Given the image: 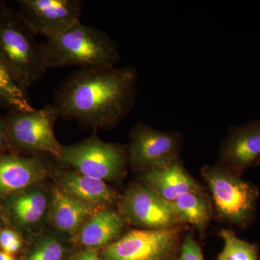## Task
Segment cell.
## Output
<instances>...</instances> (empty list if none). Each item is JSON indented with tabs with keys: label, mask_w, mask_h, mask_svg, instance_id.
Segmentation results:
<instances>
[{
	"label": "cell",
	"mask_w": 260,
	"mask_h": 260,
	"mask_svg": "<svg viewBox=\"0 0 260 260\" xmlns=\"http://www.w3.org/2000/svg\"><path fill=\"white\" fill-rule=\"evenodd\" d=\"M138 80L131 66L75 70L56 90L53 105L59 119L94 130L111 129L133 112Z\"/></svg>",
	"instance_id": "obj_1"
},
{
	"label": "cell",
	"mask_w": 260,
	"mask_h": 260,
	"mask_svg": "<svg viewBox=\"0 0 260 260\" xmlns=\"http://www.w3.org/2000/svg\"><path fill=\"white\" fill-rule=\"evenodd\" d=\"M47 69L78 66L112 68L120 59L117 44L105 32L79 22L42 44Z\"/></svg>",
	"instance_id": "obj_2"
},
{
	"label": "cell",
	"mask_w": 260,
	"mask_h": 260,
	"mask_svg": "<svg viewBox=\"0 0 260 260\" xmlns=\"http://www.w3.org/2000/svg\"><path fill=\"white\" fill-rule=\"evenodd\" d=\"M36 37L17 10L0 1V62L26 90L47 70Z\"/></svg>",
	"instance_id": "obj_3"
},
{
	"label": "cell",
	"mask_w": 260,
	"mask_h": 260,
	"mask_svg": "<svg viewBox=\"0 0 260 260\" xmlns=\"http://www.w3.org/2000/svg\"><path fill=\"white\" fill-rule=\"evenodd\" d=\"M4 119L10 153L55 159L60 155L62 145L54 133L59 116L53 104L30 112H8Z\"/></svg>",
	"instance_id": "obj_4"
},
{
	"label": "cell",
	"mask_w": 260,
	"mask_h": 260,
	"mask_svg": "<svg viewBox=\"0 0 260 260\" xmlns=\"http://www.w3.org/2000/svg\"><path fill=\"white\" fill-rule=\"evenodd\" d=\"M201 172L218 216L236 226L247 227L255 216L257 188L218 164L205 166Z\"/></svg>",
	"instance_id": "obj_5"
},
{
	"label": "cell",
	"mask_w": 260,
	"mask_h": 260,
	"mask_svg": "<svg viewBox=\"0 0 260 260\" xmlns=\"http://www.w3.org/2000/svg\"><path fill=\"white\" fill-rule=\"evenodd\" d=\"M55 160L63 167L104 181L120 179L129 164L128 147L103 141L96 134L76 144L62 145Z\"/></svg>",
	"instance_id": "obj_6"
},
{
	"label": "cell",
	"mask_w": 260,
	"mask_h": 260,
	"mask_svg": "<svg viewBox=\"0 0 260 260\" xmlns=\"http://www.w3.org/2000/svg\"><path fill=\"white\" fill-rule=\"evenodd\" d=\"M183 146L179 133L160 131L138 122L130 133L129 164L136 172L162 169L179 160Z\"/></svg>",
	"instance_id": "obj_7"
},
{
	"label": "cell",
	"mask_w": 260,
	"mask_h": 260,
	"mask_svg": "<svg viewBox=\"0 0 260 260\" xmlns=\"http://www.w3.org/2000/svg\"><path fill=\"white\" fill-rule=\"evenodd\" d=\"M180 228L130 231L99 251L102 260H172L177 251Z\"/></svg>",
	"instance_id": "obj_8"
},
{
	"label": "cell",
	"mask_w": 260,
	"mask_h": 260,
	"mask_svg": "<svg viewBox=\"0 0 260 260\" xmlns=\"http://www.w3.org/2000/svg\"><path fill=\"white\" fill-rule=\"evenodd\" d=\"M119 208L126 223L141 229L160 230L180 223L172 203L162 199L143 183L126 189L119 200Z\"/></svg>",
	"instance_id": "obj_9"
},
{
	"label": "cell",
	"mask_w": 260,
	"mask_h": 260,
	"mask_svg": "<svg viewBox=\"0 0 260 260\" xmlns=\"http://www.w3.org/2000/svg\"><path fill=\"white\" fill-rule=\"evenodd\" d=\"M19 15L36 36L47 39L66 31L80 22L81 0H19Z\"/></svg>",
	"instance_id": "obj_10"
},
{
	"label": "cell",
	"mask_w": 260,
	"mask_h": 260,
	"mask_svg": "<svg viewBox=\"0 0 260 260\" xmlns=\"http://www.w3.org/2000/svg\"><path fill=\"white\" fill-rule=\"evenodd\" d=\"M49 155H0V200L44 182L51 172Z\"/></svg>",
	"instance_id": "obj_11"
},
{
	"label": "cell",
	"mask_w": 260,
	"mask_h": 260,
	"mask_svg": "<svg viewBox=\"0 0 260 260\" xmlns=\"http://www.w3.org/2000/svg\"><path fill=\"white\" fill-rule=\"evenodd\" d=\"M5 200L7 218L15 230L42 234L44 225L49 223L51 189L48 190L40 183Z\"/></svg>",
	"instance_id": "obj_12"
},
{
	"label": "cell",
	"mask_w": 260,
	"mask_h": 260,
	"mask_svg": "<svg viewBox=\"0 0 260 260\" xmlns=\"http://www.w3.org/2000/svg\"><path fill=\"white\" fill-rule=\"evenodd\" d=\"M260 162V119L232 126L220 145L218 165L240 176Z\"/></svg>",
	"instance_id": "obj_13"
},
{
	"label": "cell",
	"mask_w": 260,
	"mask_h": 260,
	"mask_svg": "<svg viewBox=\"0 0 260 260\" xmlns=\"http://www.w3.org/2000/svg\"><path fill=\"white\" fill-rule=\"evenodd\" d=\"M126 222L110 208L95 212L71 238L77 250L100 251L120 239Z\"/></svg>",
	"instance_id": "obj_14"
},
{
	"label": "cell",
	"mask_w": 260,
	"mask_h": 260,
	"mask_svg": "<svg viewBox=\"0 0 260 260\" xmlns=\"http://www.w3.org/2000/svg\"><path fill=\"white\" fill-rule=\"evenodd\" d=\"M58 187L70 196L97 208H110L118 200L115 191L105 181L80 174L70 169H56Z\"/></svg>",
	"instance_id": "obj_15"
},
{
	"label": "cell",
	"mask_w": 260,
	"mask_h": 260,
	"mask_svg": "<svg viewBox=\"0 0 260 260\" xmlns=\"http://www.w3.org/2000/svg\"><path fill=\"white\" fill-rule=\"evenodd\" d=\"M97 208L70 196L57 186L51 188L49 223L56 230L73 237Z\"/></svg>",
	"instance_id": "obj_16"
},
{
	"label": "cell",
	"mask_w": 260,
	"mask_h": 260,
	"mask_svg": "<svg viewBox=\"0 0 260 260\" xmlns=\"http://www.w3.org/2000/svg\"><path fill=\"white\" fill-rule=\"evenodd\" d=\"M140 179L143 184L170 203L186 193L202 191L179 159L168 167L143 173Z\"/></svg>",
	"instance_id": "obj_17"
},
{
	"label": "cell",
	"mask_w": 260,
	"mask_h": 260,
	"mask_svg": "<svg viewBox=\"0 0 260 260\" xmlns=\"http://www.w3.org/2000/svg\"><path fill=\"white\" fill-rule=\"evenodd\" d=\"M39 235L20 260H68L78 251L71 237L56 229Z\"/></svg>",
	"instance_id": "obj_18"
},
{
	"label": "cell",
	"mask_w": 260,
	"mask_h": 260,
	"mask_svg": "<svg viewBox=\"0 0 260 260\" xmlns=\"http://www.w3.org/2000/svg\"><path fill=\"white\" fill-rule=\"evenodd\" d=\"M172 205L179 223L190 224L201 232L208 226L211 218V205L202 191L181 195Z\"/></svg>",
	"instance_id": "obj_19"
},
{
	"label": "cell",
	"mask_w": 260,
	"mask_h": 260,
	"mask_svg": "<svg viewBox=\"0 0 260 260\" xmlns=\"http://www.w3.org/2000/svg\"><path fill=\"white\" fill-rule=\"evenodd\" d=\"M0 107L8 112H30L34 110L28 90L20 86L0 62Z\"/></svg>",
	"instance_id": "obj_20"
},
{
	"label": "cell",
	"mask_w": 260,
	"mask_h": 260,
	"mask_svg": "<svg viewBox=\"0 0 260 260\" xmlns=\"http://www.w3.org/2000/svg\"><path fill=\"white\" fill-rule=\"evenodd\" d=\"M219 234L224 246L217 260H258L259 250L255 244L239 239L232 230L222 229Z\"/></svg>",
	"instance_id": "obj_21"
},
{
	"label": "cell",
	"mask_w": 260,
	"mask_h": 260,
	"mask_svg": "<svg viewBox=\"0 0 260 260\" xmlns=\"http://www.w3.org/2000/svg\"><path fill=\"white\" fill-rule=\"evenodd\" d=\"M25 244L20 233L11 228L4 227L0 231V250L18 256L25 252Z\"/></svg>",
	"instance_id": "obj_22"
},
{
	"label": "cell",
	"mask_w": 260,
	"mask_h": 260,
	"mask_svg": "<svg viewBox=\"0 0 260 260\" xmlns=\"http://www.w3.org/2000/svg\"><path fill=\"white\" fill-rule=\"evenodd\" d=\"M177 260H205L201 248L191 234H188L184 239Z\"/></svg>",
	"instance_id": "obj_23"
},
{
	"label": "cell",
	"mask_w": 260,
	"mask_h": 260,
	"mask_svg": "<svg viewBox=\"0 0 260 260\" xmlns=\"http://www.w3.org/2000/svg\"><path fill=\"white\" fill-rule=\"evenodd\" d=\"M10 153L9 142L7 136L5 119L0 114V155Z\"/></svg>",
	"instance_id": "obj_24"
},
{
	"label": "cell",
	"mask_w": 260,
	"mask_h": 260,
	"mask_svg": "<svg viewBox=\"0 0 260 260\" xmlns=\"http://www.w3.org/2000/svg\"><path fill=\"white\" fill-rule=\"evenodd\" d=\"M68 260H102L99 255V251L80 250L76 251Z\"/></svg>",
	"instance_id": "obj_25"
},
{
	"label": "cell",
	"mask_w": 260,
	"mask_h": 260,
	"mask_svg": "<svg viewBox=\"0 0 260 260\" xmlns=\"http://www.w3.org/2000/svg\"><path fill=\"white\" fill-rule=\"evenodd\" d=\"M0 260H20V258L0 250Z\"/></svg>",
	"instance_id": "obj_26"
},
{
	"label": "cell",
	"mask_w": 260,
	"mask_h": 260,
	"mask_svg": "<svg viewBox=\"0 0 260 260\" xmlns=\"http://www.w3.org/2000/svg\"><path fill=\"white\" fill-rule=\"evenodd\" d=\"M2 210H0V231L3 229V223H4V215H3V213H2Z\"/></svg>",
	"instance_id": "obj_27"
}]
</instances>
